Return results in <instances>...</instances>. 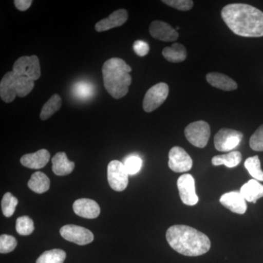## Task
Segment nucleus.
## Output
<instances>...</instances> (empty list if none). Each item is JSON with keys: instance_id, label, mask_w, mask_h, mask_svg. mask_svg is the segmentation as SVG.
I'll list each match as a JSON object with an SVG mask.
<instances>
[{"instance_id": "nucleus-3", "label": "nucleus", "mask_w": 263, "mask_h": 263, "mask_svg": "<svg viewBox=\"0 0 263 263\" xmlns=\"http://www.w3.org/2000/svg\"><path fill=\"white\" fill-rule=\"evenodd\" d=\"M130 66L122 59L114 58L107 60L102 67L103 83L105 89L115 99L124 98L129 91L132 83L129 72Z\"/></svg>"}, {"instance_id": "nucleus-1", "label": "nucleus", "mask_w": 263, "mask_h": 263, "mask_svg": "<svg viewBox=\"0 0 263 263\" xmlns=\"http://www.w3.org/2000/svg\"><path fill=\"white\" fill-rule=\"evenodd\" d=\"M221 18L230 30L245 37L263 36V13L252 5L234 3L221 10Z\"/></svg>"}, {"instance_id": "nucleus-20", "label": "nucleus", "mask_w": 263, "mask_h": 263, "mask_svg": "<svg viewBox=\"0 0 263 263\" xmlns=\"http://www.w3.org/2000/svg\"><path fill=\"white\" fill-rule=\"evenodd\" d=\"M240 193L247 201L256 203L257 200L263 197V185L257 180H249L241 186Z\"/></svg>"}, {"instance_id": "nucleus-36", "label": "nucleus", "mask_w": 263, "mask_h": 263, "mask_svg": "<svg viewBox=\"0 0 263 263\" xmlns=\"http://www.w3.org/2000/svg\"><path fill=\"white\" fill-rule=\"evenodd\" d=\"M32 3V1L31 0H15L14 1L15 6L20 11H25V10H28Z\"/></svg>"}, {"instance_id": "nucleus-7", "label": "nucleus", "mask_w": 263, "mask_h": 263, "mask_svg": "<svg viewBox=\"0 0 263 263\" xmlns=\"http://www.w3.org/2000/svg\"><path fill=\"white\" fill-rule=\"evenodd\" d=\"M243 134L235 129L222 128L214 136V146L219 152H230L239 145Z\"/></svg>"}, {"instance_id": "nucleus-30", "label": "nucleus", "mask_w": 263, "mask_h": 263, "mask_svg": "<svg viewBox=\"0 0 263 263\" xmlns=\"http://www.w3.org/2000/svg\"><path fill=\"white\" fill-rule=\"evenodd\" d=\"M73 93L78 98L81 100H86L92 96L94 93V87L89 83L82 81V82L78 83L74 86Z\"/></svg>"}, {"instance_id": "nucleus-25", "label": "nucleus", "mask_w": 263, "mask_h": 263, "mask_svg": "<svg viewBox=\"0 0 263 263\" xmlns=\"http://www.w3.org/2000/svg\"><path fill=\"white\" fill-rule=\"evenodd\" d=\"M66 252L60 249H51L43 252L36 261V263H64Z\"/></svg>"}, {"instance_id": "nucleus-16", "label": "nucleus", "mask_w": 263, "mask_h": 263, "mask_svg": "<svg viewBox=\"0 0 263 263\" xmlns=\"http://www.w3.org/2000/svg\"><path fill=\"white\" fill-rule=\"evenodd\" d=\"M16 74L13 71L7 72L0 82V97L5 103H11L16 98Z\"/></svg>"}, {"instance_id": "nucleus-23", "label": "nucleus", "mask_w": 263, "mask_h": 263, "mask_svg": "<svg viewBox=\"0 0 263 263\" xmlns=\"http://www.w3.org/2000/svg\"><path fill=\"white\" fill-rule=\"evenodd\" d=\"M242 160V155L240 152L234 151V152H230L226 155H221L215 156L212 158V164L214 166L226 165V167H236L240 163Z\"/></svg>"}, {"instance_id": "nucleus-12", "label": "nucleus", "mask_w": 263, "mask_h": 263, "mask_svg": "<svg viewBox=\"0 0 263 263\" xmlns=\"http://www.w3.org/2000/svg\"><path fill=\"white\" fill-rule=\"evenodd\" d=\"M149 32L152 37L164 42H174L179 36L176 29L162 21L152 22Z\"/></svg>"}, {"instance_id": "nucleus-13", "label": "nucleus", "mask_w": 263, "mask_h": 263, "mask_svg": "<svg viewBox=\"0 0 263 263\" xmlns=\"http://www.w3.org/2000/svg\"><path fill=\"white\" fill-rule=\"evenodd\" d=\"M219 201L223 206L235 214H243L247 212V202L240 192H230L221 195Z\"/></svg>"}, {"instance_id": "nucleus-15", "label": "nucleus", "mask_w": 263, "mask_h": 263, "mask_svg": "<svg viewBox=\"0 0 263 263\" xmlns=\"http://www.w3.org/2000/svg\"><path fill=\"white\" fill-rule=\"evenodd\" d=\"M128 19L127 11L124 9L116 10L108 18L102 19L95 25L97 32H101L121 27Z\"/></svg>"}, {"instance_id": "nucleus-34", "label": "nucleus", "mask_w": 263, "mask_h": 263, "mask_svg": "<svg viewBox=\"0 0 263 263\" xmlns=\"http://www.w3.org/2000/svg\"><path fill=\"white\" fill-rule=\"evenodd\" d=\"M162 3L181 11H188L191 10L194 5L192 0H163Z\"/></svg>"}, {"instance_id": "nucleus-14", "label": "nucleus", "mask_w": 263, "mask_h": 263, "mask_svg": "<svg viewBox=\"0 0 263 263\" xmlns=\"http://www.w3.org/2000/svg\"><path fill=\"white\" fill-rule=\"evenodd\" d=\"M72 208L76 214L86 219H95L100 214L98 202L91 199H79L74 202Z\"/></svg>"}, {"instance_id": "nucleus-29", "label": "nucleus", "mask_w": 263, "mask_h": 263, "mask_svg": "<svg viewBox=\"0 0 263 263\" xmlns=\"http://www.w3.org/2000/svg\"><path fill=\"white\" fill-rule=\"evenodd\" d=\"M15 229L21 235L32 234L34 230V222L30 217L27 216H21L17 219Z\"/></svg>"}, {"instance_id": "nucleus-22", "label": "nucleus", "mask_w": 263, "mask_h": 263, "mask_svg": "<svg viewBox=\"0 0 263 263\" xmlns=\"http://www.w3.org/2000/svg\"><path fill=\"white\" fill-rule=\"evenodd\" d=\"M28 186L34 193H46L50 188L49 178L42 172L34 173L28 181Z\"/></svg>"}, {"instance_id": "nucleus-6", "label": "nucleus", "mask_w": 263, "mask_h": 263, "mask_svg": "<svg viewBox=\"0 0 263 263\" xmlns=\"http://www.w3.org/2000/svg\"><path fill=\"white\" fill-rule=\"evenodd\" d=\"M13 71L18 76H25L33 81L37 80L41 76L39 59L35 55L20 57L13 65Z\"/></svg>"}, {"instance_id": "nucleus-28", "label": "nucleus", "mask_w": 263, "mask_h": 263, "mask_svg": "<svg viewBox=\"0 0 263 263\" xmlns=\"http://www.w3.org/2000/svg\"><path fill=\"white\" fill-rule=\"evenodd\" d=\"M18 199L13 196L11 193H5L1 202L2 211H3V214L6 217H10L13 216L15 211V208L18 205Z\"/></svg>"}, {"instance_id": "nucleus-31", "label": "nucleus", "mask_w": 263, "mask_h": 263, "mask_svg": "<svg viewBox=\"0 0 263 263\" xmlns=\"http://www.w3.org/2000/svg\"><path fill=\"white\" fill-rule=\"evenodd\" d=\"M17 246V240L14 237L9 235H2L0 236V252L7 254L13 252Z\"/></svg>"}, {"instance_id": "nucleus-4", "label": "nucleus", "mask_w": 263, "mask_h": 263, "mask_svg": "<svg viewBox=\"0 0 263 263\" xmlns=\"http://www.w3.org/2000/svg\"><path fill=\"white\" fill-rule=\"evenodd\" d=\"M184 135L188 141L193 146L197 148H204L206 146L210 138V126L205 121L191 123L185 128Z\"/></svg>"}, {"instance_id": "nucleus-9", "label": "nucleus", "mask_w": 263, "mask_h": 263, "mask_svg": "<svg viewBox=\"0 0 263 263\" xmlns=\"http://www.w3.org/2000/svg\"><path fill=\"white\" fill-rule=\"evenodd\" d=\"M62 238L78 245H86L94 240V235L90 230L83 227L67 224L60 229Z\"/></svg>"}, {"instance_id": "nucleus-26", "label": "nucleus", "mask_w": 263, "mask_h": 263, "mask_svg": "<svg viewBox=\"0 0 263 263\" xmlns=\"http://www.w3.org/2000/svg\"><path fill=\"white\" fill-rule=\"evenodd\" d=\"M246 168L249 174L257 181H263V171L261 169L260 160L258 156L249 157L245 162Z\"/></svg>"}, {"instance_id": "nucleus-21", "label": "nucleus", "mask_w": 263, "mask_h": 263, "mask_svg": "<svg viewBox=\"0 0 263 263\" xmlns=\"http://www.w3.org/2000/svg\"><path fill=\"white\" fill-rule=\"evenodd\" d=\"M162 55L170 62L179 63L186 60L187 53L186 48L182 44L174 43L170 47H165L162 50Z\"/></svg>"}, {"instance_id": "nucleus-18", "label": "nucleus", "mask_w": 263, "mask_h": 263, "mask_svg": "<svg viewBox=\"0 0 263 263\" xmlns=\"http://www.w3.org/2000/svg\"><path fill=\"white\" fill-rule=\"evenodd\" d=\"M206 81L214 87L223 91H234L238 88V84L233 79L220 72H209L206 75Z\"/></svg>"}, {"instance_id": "nucleus-27", "label": "nucleus", "mask_w": 263, "mask_h": 263, "mask_svg": "<svg viewBox=\"0 0 263 263\" xmlns=\"http://www.w3.org/2000/svg\"><path fill=\"white\" fill-rule=\"evenodd\" d=\"M34 86V81L25 76H17L15 88L17 96L24 98L32 91Z\"/></svg>"}, {"instance_id": "nucleus-11", "label": "nucleus", "mask_w": 263, "mask_h": 263, "mask_svg": "<svg viewBox=\"0 0 263 263\" xmlns=\"http://www.w3.org/2000/svg\"><path fill=\"white\" fill-rule=\"evenodd\" d=\"M168 165L176 173H185L193 167V160L183 148L173 147L169 152Z\"/></svg>"}, {"instance_id": "nucleus-32", "label": "nucleus", "mask_w": 263, "mask_h": 263, "mask_svg": "<svg viewBox=\"0 0 263 263\" xmlns=\"http://www.w3.org/2000/svg\"><path fill=\"white\" fill-rule=\"evenodd\" d=\"M142 160L138 156H129L125 161L124 164L127 170L128 174L135 175L139 172L142 167Z\"/></svg>"}, {"instance_id": "nucleus-35", "label": "nucleus", "mask_w": 263, "mask_h": 263, "mask_svg": "<svg viewBox=\"0 0 263 263\" xmlns=\"http://www.w3.org/2000/svg\"><path fill=\"white\" fill-rule=\"evenodd\" d=\"M133 49L138 56L144 57L149 52V46L144 41H136L133 44Z\"/></svg>"}, {"instance_id": "nucleus-8", "label": "nucleus", "mask_w": 263, "mask_h": 263, "mask_svg": "<svg viewBox=\"0 0 263 263\" xmlns=\"http://www.w3.org/2000/svg\"><path fill=\"white\" fill-rule=\"evenodd\" d=\"M128 173L124 163L113 160L108 165V181L114 191L122 192L128 185Z\"/></svg>"}, {"instance_id": "nucleus-10", "label": "nucleus", "mask_w": 263, "mask_h": 263, "mask_svg": "<svg viewBox=\"0 0 263 263\" xmlns=\"http://www.w3.org/2000/svg\"><path fill=\"white\" fill-rule=\"evenodd\" d=\"M178 190L181 201L187 205H196L199 201L195 190V181L190 174H183L178 179Z\"/></svg>"}, {"instance_id": "nucleus-33", "label": "nucleus", "mask_w": 263, "mask_h": 263, "mask_svg": "<svg viewBox=\"0 0 263 263\" xmlns=\"http://www.w3.org/2000/svg\"><path fill=\"white\" fill-rule=\"evenodd\" d=\"M249 145L252 150L263 152V124L251 137Z\"/></svg>"}, {"instance_id": "nucleus-24", "label": "nucleus", "mask_w": 263, "mask_h": 263, "mask_svg": "<svg viewBox=\"0 0 263 263\" xmlns=\"http://www.w3.org/2000/svg\"><path fill=\"white\" fill-rule=\"evenodd\" d=\"M62 106L61 97L59 95H52L51 98L43 105L40 117L42 120H47L57 111L60 110Z\"/></svg>"}, {"instance_id": "nucleus-2", "label": "nucleus", "mask_w": 263, "mask_h": 263, "mask_svg": "<svg viewBox=\"0 0 263 263\" xmlns=\"http://www.w3.org/2000/svg\"><path fill=\"white\" fill-rule=\"evenodd\" d=\"M166 239L171 248L188 257H197L207 253L211 241L206 235L187 226H171L166 233Z\"/></svg>"}, {"instance_id": "nucleus-19", "label": "nucleus", "mask_w": 263, "mask_h": 263, "mask_svg": "<svg viewBox=\"0 0 263 263\" xmlns=\"http://www.w3.org/2000/svg\"><path fill=\"white\" fill-rule=\"evenodd\" d=\"M75 168L73 162L68 160L65 152H58L52 158V171L57 176H67Z\"/></svg>"}, {"instance_id": "nucleus-17", "label": "nucleus", "mask_w": 263, "mask_h": 263, "mask_svg": "<svg viewBox=\"0 0 263 263\" xmlns=\"http://www.w3.org/2000/svg\"><path fill=\"white\" fill-rule=\"evenodd\" d=\"M50 160L48 150L41 149L34 153L27 154L21 158V163L30 169H41L44 167Z\"/></svg>"}, {"instance_id": "nucleus-5", "label": "nucleus", "mask_w": 263, "mask_h": 263, "mask_svg": "<svg viewBox=\"0 0 263 263\" xmlns=\"http://www.w3.org/2000/svg\"><path fill=\"white\" fill-rule=\"evenodd\" d=\"M169 95V86L165 83L154 85L147 91L143 101V108L147 113L154 111L165 101Z\"/></svg>"}]
</instances>
